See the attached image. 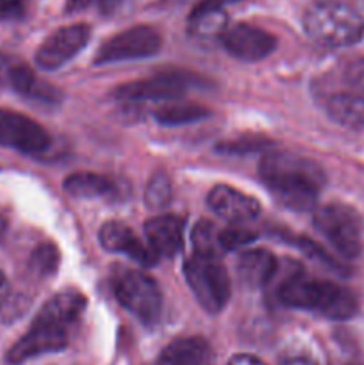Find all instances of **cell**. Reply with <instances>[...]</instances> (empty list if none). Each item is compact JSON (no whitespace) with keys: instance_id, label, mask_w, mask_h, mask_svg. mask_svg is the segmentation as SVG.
Returning a JSON list of instances; mask_svg holds the SVG:
<instances>
[{"instance_id":"obj_14","label":"cell","mask_w":364,"mask_h":365,"mask_svg":"<svg viewBox=\"0 0 364 365\" xmlns=\"http://www.w3.org/2000/svg\"><path fill=\"white\" fill-rule=\"evenodd\" d=\"M207 203L216 216L232 225L248 223L261 212V205L256 198L228 185H216L209 192Z\"/></svg>"},{"instance_id":"obj_9","label":"cell","mask_w":364,"mask_h":365,"mask_svg":"<svg viewBox=\"0 0 364 365\" xmlns=\"http://www.w3.org/2000/svg\"><path fill=\"white\" fill-rule=\"evenodd\" d=\"M91 38V29L86 24H74L57 29L36 52V64L41 70L52 71L74 59Z\"/></svg>"},{"instance_id":"obj_30","label":"cell","mask_w":364,"mask_h":365,"mask_svg":"<svg viewBox=\"0 0 364 365\" xmlns=\"http://www.w3.org/2000/svg\"><path fill=\"white\" fill-rule=\"evenodd\" d=\"M346 81L359 95L364 96V59H357L346 70Z\"/></svg>"},{"instance_id":"obj_19","label":"cell","mask_w":364,"mask_h":365,"mask_svg":"<svg viewBox=\"0 0 364 365\" xmlns=\"http://www.w3.org/2000/svg\"><path fill=\"white\" fill-rule=\"evenodd\" d=\"M6 84L20 95L32 96V98L43 100V102H56L59 98V93L56 91V88L49 86L46 82L38 81L32 68L25 63H20V61H11Z\"/></svg>"},{"instance_id":"obj_21","label":"cell","mask_w":364,"mask_h":365,"mask_svg":"<svg viewBox=\"0 0 364 365\" xmlns=\"http://www.w3.org/2000/svg\"><path fill=\"white\" fill-rule=\"evenodd\" d=\"M64 191L75 198H96L114 192L111 178L96 173H74L64 180Z\"/></svg>"},{"instance_id":"obj_15","label":"cell","mask_w":364,"mask_h":365,"mask_svg":"<svg viewBox=\"0 0 364 365\" xmlns=\"http://www.w3.org/2000/svg\"><path fill=\"white\" fill-rule=\"evenodd\" d=\"M145 235L146 245L157 257H175L184 245V221L170 214L150 217L145 223Z\"/></svg>"},{"instance_id":"obj_24","label":"cell","mask_w":364,"mask_h":365,"mask_svg":"<svg viewBox=\"0 0 364 365\" xmlns=\"http://www.w3.org/2000/svg\"><path fill=\"white\" fill-rule=\"evenodd\" d=\"M189 24H191V31L196 36H202V38L218 36L220 38L227 29V14L223 11L196 14V16H189Z\"/></svg>"},{"instance_id":"obj_31","label":"cell","mask_w":364,"mask_h":365,"mask_svg":"<svg viewBox=\"0 0 364 365\" xmlns=\"http://www.w3.org/2000/svg\"><path fill=\"white\" fill-rule=\"evenodd\" d=\"M234 2H238V0H202L200 4H196L191 16H196V14H203V13H213V11H223L225 6Z\"/></svg>"},{"instance_id":"obj_37","label":"cell","mask_w":364,"mask_h":365,"mask_svg":"<svg viewBox=\"0 0 364 365\" xmlns=\"http://www.w3.org/2000/svg\"><path fill=\"white\" fill-rule=\"evenodd\" d=\"M6 227H7V223L4 220H0V239H2V235L6 234Z\"/></svg>"},{"instance_id":"obj_13","label":"cell","mask_w":364,"mask_h":365,"mask_svg":"<svg viewBox=\"0 0 364 365\" xmlns=\"http://www.w3.org/2000/svg\"><path fill=\"white\" fill-rule=\"evenodd\" d=\"M98 239L100 245L107 252L125 253L134 262H138L139 266L150 267L159 259L157 253L148 245L139 241V237L131 230V227H127L121 221H107V223H103V227L98 232Z\"/></svg>"},{"instance_id":"obj_18","label":"cell","mask_w":364,"mask_h":365,"mask_svg":"<svg viewBox=\"0 0 364 365\" xmlns=\"http://www.w3.org/2000/svg\"><path fill=\"white\" fill-rule=\"evenodd\" d=\"M275 273H277V259L268 250L256 248L239 255L238 277L248 287H263L270 284Z\"/></svg>"},{"instance_id":"obj_17","label":"cell","mask_w":364,"mask_h":365,"mask_svg":"<svg viewBox=\"0 0 364 365\" xmlns=\"http://www.w3.org/2000/svg\"><path fill=\"white\" fill-rule=\"evenodd\" d=\"M213 359V349L202 337H188L166 346L157 365H211Z\"/></svg>"},{"instance_id":"obj_16","label":"cell","mask_w":364,"mask_h":365,"mask_svg":"<svg viewBox=\"0 0 364 365\" xmlns=\"http://www.w3.org/2000/svg\"><path fill=\"white\" fill-rule=\"evenodd\" d=\"M86 307L84 294L77 291V289H64V291L54 294L41 310L38 312L39 319L49 321V323L59 324V327L68 328L77 317L81 316L82 310Z\"/></svg>"},{"instance_id":"obj_7","label":"cell","mask_w":364,"mask_h":365,"mask_svg":"<svg viewBox=\"0 0 364 365\" xmlns=\"http://www.w3.org/2000/svg\"><path fill=\"white\" fill-rule=\"evenodd\" d=\"M159 32L153 31L148 25H136L123 32H118L116 36L102 43L95 57V64H109L121 63V61L145 59L153 56L161 48Z\"/></svg>"},{"instance_id":"obj_10","label":"cell","mask_w":364,"mask_h":365,"mask_svg":"<svg viewBox=\"0 0 364 365\" xmlns=\"http://www.w3.org/2000/svg\"><path fill=\"white\" fill-rule=\"evenodd\" d=\"M68 328L34 317L27 334L7 351V362L18 365L45 353L61 351L68 344Z\"/></svg>"},{"instance_id":"obj_25","label":"cell","mask_w":364,"mask_h":365,"mask_svg":"<svg viewBox=\"0 0 364 365\" xmlns=\"http://www.w3.org/2000/svg\"><path fill=\"white\" fill-rule=\"evenodd\" d=\"M171 200L170 178L164 173H156L150 178L145 191V202L150 209H163Z\"/></svg>"},{"instance_id":"obj_1","label":"cell","mask_w":364,"mask_h":365,"mask_svg":"<svg viewBox=\"0 0 364 365\" xmlns=\"http://www.w3.org/2000/svg\"><path fill=\"white\" fill-rule=\"evenodd\" d=\"M259 175L275 198L296 212L313 210L325 184L323 168L316 160L291 152L264 155Z\"/></svg>"},{"instance_id":"obj_8","label":"cell","mask_w":364,"mask_h":365,"mask_svg":"<svg viewBox=\"0 0 364 365\" xmlns=\"http://www.w3.org/2000/svg\"><path fill=\"white\" fill-rule=\"evenodd\" d=\"M0 145L24 155H39L50 148L52 138L32 118L0 107Z\"/></svg>"},{"instance_id":"obj_4","label":"cell","mask_w":364,"mask_h":365,"mask_svg":"<svg viewBox=\"0 0 364 365\" xmlns=\"http://www.w3.org/2000/svg\"><path fill=\"white\" fill-rule=\"evenodd\" d=\"M184 277L196 302L209 314L225 309L231 298V282L218 257L193 255L184 264Z\"/></svg>"},{"instance_id":"obj_28","label":"cell","mask_w":364,"mask_h":365,"mask_svg":"<svg viewBox=\"0 0 364 365\" xmlns=\"http://www.w3.org/2000/svg\"><path fill=\"white\" fill-rule=\"evenodd\" d=\"M270 145V141L259 138H250V139H236V141H225L218 146V150L227 153H246V152H257L263 150L264 146Z\"/></svg>"},{"instance_id":"obj_22","label":"cell","mask_w":364,"mask_h":365,"mask_svg":"<svg viewBox=\"0 0 364 365\" xmlns=\"http://www.w3.org/2000/svg\"><path fill=\"white\" fill-rule=\"evenodd\" d=\"M209 116V110L196 103H170L163 106L156 110V120L168 127H177V125L195 123Z\"/></svg>"},{"instance_id":"obj_3","label":"cell","mask_w":364,"mask_h":365,"mask_svg":"<svg viewBox=\"0 0 364 365\" xmlns=\"http://www.w3.org/2000/svg\"><path fill=\"white\" fill-rule=\"evenodd\" d=\"M303 29L320 45L339 48L355 45L364 38V16L348 4L321 0L307 7Z\"/></svg>"},{"instance_id":"obj_11","label":"cell","mask_w":364,"mask_h":365,"mask_svg":"<svg viewBox=\"0 0 364 365\" xmlns=\"http://www.w3.org/2000/svg\"><path fill=\"white\" fill-rule=\"evenodd\" d=\"M196 78L193 75L170 71L159 73L145 81L131 82L116 89V96L120 100L131 102H146V100H175L184 95L189 88H193Z\"/></svg>"},{"instance_id":"obj_27","label":"cell","mask_w":364,"mask_h":365,"mask_svg":"<svg viewBox=\"0 0 364 365\" xmlns=\"http://www.w3.org/2000/svg\"><path fill=\"white\" fill-rule=\"evenodd\" d=\"M257 237L256 232L246 230L245 227H232L220 230V245L223 252H234L241 246L250 245Z\"/></svg>"},{"instance_id":"obj_5","label":"cell","mask_w":364,"mask_h":365,"mask_svg":"<svg viewBox=\"0 0 364 365\" xmlns=\"http://www.w3.org/2000/svg\"><path fill=\"white\" fill-rule=\"evenodd\" d=\"M314 227L339 255L357 259L363 253L364 223L359 214L343 203H328L314 212Z\"/></svg>"},{"instance_id":"obj_32","label":"cell","mask_w":364,"mask_h":365,"mask_svg":"<svg viewBox=\"0 0 364 365\" xmlns=\"http://www.w3.org/2000/svg\"><path fill=\"white\" fill-rule=\"evenodd\" d=\"M228 365H266L263 360H259L253 355H246V353H241V355H234L231 360H228Z\"/></svg>"},{"instance_id":"obj_12","label":"cell","mask_w":364,"mask_h":365,"mask_svg":"<svg viewBox=\"0 0 364 365\" xmlns=\"http://www.w3.org/2000/svg\"><path fill=\"white\" fill-rule=\"evenodd\" d=\"M223 48L232 57L246 63H256L270 56L277 46L273 34L248 24H236L220 36Z\"/></svg>"},{"instance_id":"obj_23","label":"cell","mask_w":364,"mask_h":365,"mask_svg":"<svg viewBox=\"0 0 364 365\" xmlns=\"http://www.w3.org/2000/svg\"><path fill=\"white\" fill-rule=\"evenodd\" d=\"M191 241L196 255L218 257L220 259V253H223L220 245V230L211 221H200L196 225L191 234Z\"/></svg>"},{"instance_id":"obj_34","label":"cell","mask_w":364,"mask_h":365,"mask_svg":"<svg viewBox=\"0 0 364 365\" xmlns=\"http://www.w3.org/2000/svg\"><path fill=\"white\" fill-rule=\"evenodd\" d=\"M93 2H96V0H68L66 11L68 13H77V11L88 9Z\"/></svg>"},{"instance_id":"obj_29","label":"cell","mask_w":364,"mask_h":365,"mask_svg":"<svg viewBox=\"0 0 364 365\" xmlns=\"http://www.w3.org/2000/svg\"><path fill=\"white\" fill-rule=\"evenodd\" d=\"M31 0H0V20L16 21L25 16Z\"/></svg>"},{"instance_id":"obj_6","label":"cell","mask_w":364,"mask_h":365,"mask_svg":"<svg viewBox=\"0 0 364 365\" xmlns=\"http://www.w3.org/2000/svg\"><path fill=\"white\" fill-rule=\"evenodd\" d=\"M118 302L143 323H156L163 310V294L152 277L139 269H118L113 277Z\"/></svg>"},{"instance_id":"obj_36","label":"cell","mask_w":364,"mask_h":365,"mask_svg":"<svg viewBox=\"0 0 364 365\" xmlns=\"http://www.w3.org/2000/svg\"><path fill=\"white\" fill-rule=\"evenodd\" d=\"M7 298V280L4 277V273L0 271V305H2L4 299Z\"/></svg>"},{"instance_id":"obj_35","label":"cell","mask_w":364,"mask_h":365,"mask_svg":"<svg viewBox=\"0 0 364 365\" xmlns=\"http://www.w3.org/2000/svg\"><path fill=\"white\" fill-rule=\"evenodd\" d=\"M96 2H98L100 11H102L103 14H111L121 6V2H123V0H96Z\"/></svg>"},{"instance_id":"obj_26","label":"cell","mask_w":364,"mask_h":365,"mask_svg":"<svg viewBox=\"0 0 364 365\" xmlns=\"http://www.w3.org/2000/svg\"><path fill=\"white\" fill-rule=\"evenodd\" d=\"M59 266V252L54 245L45 242V245H39L38 248L32 252L31 255V267L39 273L41 277H50L57 271Z\"/></svg>"},{"instance_id":"obj_20","label":"cell","mask_w":364,"mask_h":365,"mask_svg":"<svg viewBox=\"0 0 364 365\" xmlns=\"http://www.w3.org/2000/svg\"><path fill=\"white\" fill-rule=\"evenodd\" d=\"M327 113L341 127L364 128V96L359 93H338L327 102Z\"/></svg>"},{"instance_id":"obj_33","label":"cell","mask_w":364,"mask_h":365,"mask_svg":"<svg viewBox=\"0 0 364 365\" xmlns=\"http://www.w3.org/2000/svg\"><path fill=\"white\" fill-rule=\"evenodd\" d=\"M280 365H318V362L307 355H291L285 356Z\"/></svg>"},{"instance_id":"obj_2","label":"cell","mask_w":364,"mask_h":365,"mask_svg":"<svg viewBox=\"0 0 364 365\" xmlns=\"http://www.w3.org/2000/svg\"><path fill=\"white\" fill-rule=\"evenodd\" d=\"M278 299L289 309L316 310L334 321L350 319L359 310L357 296L343 285L293 273L278 289Z\"/></svg>"}]
</instances>
